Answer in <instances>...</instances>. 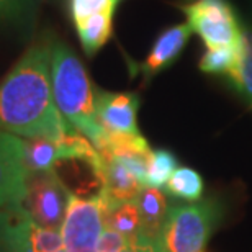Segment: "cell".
<instances>
[{
	"label": "cell",
	"mask_w": 252,
	"mask_h": 252,
	"mask_svg": "<svg viewBox=\"0 0 252 252\" xmlns=\"http://www.w3.org/2000/svg\"><path fill=\"white\" fill-rule=\"evenodd\" d=\"M0 129L18 138L61 141L77 133L54 102L51 41L28 48L0 84Z\"/></svg>",
	"instance_id": "6da1fadb"
},
{
	"label": "cell",
	"mask_w": 252,
	"mask_h": 252,
	"mask_svg": "<svg viewBox=\"0 0 252 252\" xmlns=\"http://www.w3.org/2000/svg\"><path fill=\"white\" fill-rule=\"evenodd\" d=\"M51 82L54 102L63 118L98 148L107 131L97 120L89 74L75 53L61 41H51Z\"/></svg>",
	"instance_id": "7a4b0ae2"
},
{
	"label": "cell",
	"mask_w": 252,
	"mask_h": 252,
	"mask_svg": "<svg viewBox=\"0 0 252 252\" xmlns=\"http://www.w3.org/2000/svg\"><path fill=\"white\" fill-rule=\"evenodd\" d=\"M221 200L206 196L191 203L174 205L159 236V252H205L206 244L223 220Z\"/></svg>",
	"instance_id": "3957f363"
},
{
	"label": "cell",
	"mask_w": 252,
	"mask_h": 252,
	"mask_svg": "<svg viewBox=\"0 0 252 252\" xmlns=\"http://www.w3.org/2000/svg\"><path fill=\"white\" fill-rule=\"evenodd\" d=\"M0 252H65L61 231L39 226L23 208H0Z\"/></svg>",
	"instance_id": "277c9868"
},
{
	"label": "cell",
	"mask_w": 252,
	"mask_h": 252,
	"mask_svg": "<svg viewBox=\"0 0 252 252\" xmlns=\"http://www.w3.org/2000/svg\"><path fill=\"white\" fill-rule=\"evenodd\" d=\"M187 25L206 48H238L243 30L228 0H193L182 5Z\"/></svg>",
	"instance_id": "5b68a950"
},
{
	"label": "cell",
	"mask_w": 252,
	"mask_h": 252,
	"mask_svg": "<svg viewBox=\"0 0 252 252\" xmlns=\"http://www.w3.org/2000/svg\"><path fill=\"white\" fill-rule=\"evenodd\" d=\"M103 229V200L100 193L92 198H82L70 193L61 226L65 252H97V244Z\"/></svg>",
	"instance_id": "8992f818"
},
{
	"label": "cell",
	"mask_w": 252,
	"mask_h": 252,
	"mask_svg": "<svg viewBox=\"0 0 252 252\" xmlns=\"http://www.w3.org/2000/svg\"><path fill=\"white\" fill-rule=\"evenodd\" d=\"M70 191L56 172L30 174L23 208L43 228L61 231L67 211Z\"/></svg>",
	"instance_id": "52a82bcc"
},
{
	"label": "cell",
	"mask_w": 252,
	"mask_h": 252,
	"mask_svg": "<svg viewBox=\"0 0 252 252\" xmlns=\"http://www.w3.org/2000/svg\"><path fill=\"white\" fill-rule=\"evenodd\" d=\"M28 177L23 138L0 129V208L23 203Z\"/></svg>",
	"instance_id": "ba28073f"
},
{
	"label": "cell",
	"mask_w": 252,
	"mask_h": 252,
	"mask_svg": "<svg viewBox=\"0 0 252 252\" xmlns=\"http://www.w3.org/2000/svg\"><path fill=\"white\" fill-rule=\"evenodd\" d=\"M139 97L136 94H95L97 120L107 133L141 134L138 128Z\"/></svg>",
	"instance_id": "9c48e42d"
},
{
	"label": "cell",
	"mask_w": 252,
	"mask_h": 252,
	"mask_svg": "<svg viewBox=\"0 0 252 252\" xmlns=\"http://www.w3.org/2000/svg\"><path fill=\"white\" fill-rule=\"evenodd\" d=\"M100 154V162L94 170L100 180V195L105 203H123V201H134L144 189L141 180L118 160L117 158L105 153Z\"/></svg>",
	"instance_id": "30bf717a"
},
{
	"label": "cell",
	"mask_w": 252,
	"mask_h": 252,
	"mask_svg": "<svg viewBox=\"0 0 252 252\" xmlns=\"http://www.w3.org/2000/svg\"><path fill=\"white\" fill-rule=\"evenodd\" d=\"M190 34L191 30L187 22L170 27L164 33L159 34L154 46L151 48L148 58L144 59L143 64H139V70L146 82L177 61L184 51L185 44L189 43Z\"/></svg>",
	"instance_id": "8fae6325"
},
{
	"label": "cell",
	"mask_w": 252,
	"mask_h": 252,
	"mask_svg": "<svg viewBox=\"0 0 252 252\" xmlns=\"http://www.w3.org/2000/svg\"><path fill=\"white\" fill-rule=\"evenodd\" d=\"M143 238L151 243H158L162 228L167 221V216L174 205H170L167 191L156 187H144L136 198Z\"/></svg>",
	"instance_id": "7c38bea8"
},
{
	"label": "cell",
	"mask_w": 252,
	"mask_h": 252,
	"mask_svg": "<svg viewBox=\"0 0 252 252\" xmlns=\"http://www.w3.org/2000/svg\"><path fill=\"white\" fill-rule=\"evenodd\" d=\"M103 224L105 228L117 231L133 241L143 238L141 216L136 200L123 203H105L103 200Z\"/></svg>",
	"instance_id": "4fadbf2b"
},
{
	"label": "cell",
	"mask_w": 252,
	"mask_h": 252,
	"mask_svg": "<svg viewBox=\"0 0 252 252\" xmlns=\"http://www.w3.org/2000/svg\"><path fill=\"white\" fill-rule=\"evenodd\" d=\"M112 17L113 10H105L75 23L80 44L87 56H94L112 36Z\"/></svg>",
	"instance_id": "5bb4252c"
},
{
	"label": "cell",
	"mask_w": 252,
	"mask_h": 252,
	"mask_svg": "<svg viewBox=\"0 0 252 252\" xmlns=\"http://www.w3.org/2000/svg\"><path fill=\"white\" fill-rule=\"evenodd\" d=\"M231 85L252 108V32H243L238 51V61L228 74Z\"/></svg>",
	"instance_id": "9a60e30c"
},
{
	"label": "cell",
	"mask_w": 252,
	"mask_h": 252,
	"mask_svg": "<svg viewBox=\"0 0 252 252\" xmlns=\"http://www.w3.org/2000/svg\"><path fill=\"white\" fill-rule=\"evenodd\" d=\"M203 177L190 167H177L169 182L165 184V191L169 196L185 200L187 203L198 201L203 195Z\"/></svg>",
	"instance_id": "2e32d148"
},
{
	"label": "cell",
	"mask_w": 252,
	"mask_h": 252,
	"mask_svg": "<svg viewBox=\"0 0 252 252\" xmlns=\"http://www.w3.org/2000/svg\"><path fill=\"white\" fill-rule=\"evenodd\" d=\"M177 158L167 149H156L151 153L148 162V172H146V185L144 187L162 189L172 174L177 170Z\"/></svg>",
	"instance_id": "e0dca14e"
},
{
	"label": "cell",
	"mask_w": 252,
	"mask_h": 252,
	"mask_svg": "<svg viewBox=\"0 0 252 252\" xmlns=\"http://www.w3.org/2000/svg\"><path fill=\"white\" fill-rule=\"evenodd\" d=\"M238 48H206L200 59V70L206 74H229L238 61Z\"/></svg>",
	"instance_id": "ac0fdd59"
},
{
	"label": "cell",
	"mask_w": 252,
	"mask_h": 252,
	"mask_svg": "<svg viewBox=\"0 0 252 252\" xmlns=\"http://www.w3.org/2000/svg\"><path fill=\"white\" fill-rule=\"evenodd\" d=\"M33 12V0H0V22H27Z\"/></svg>",
	"instance_id": "d6986e66"
},
{
	"label": "cell",
	"mask_w": 252,
	"mask_h": 252,
	"mask_svg": "<svg viewBox=\"0 0 252 252\" xmlns=\"http://www.w3.org/2000/svg\"><path fill=\"white\" fill-rule=\"evenodd\" d=\"M115 7L117 3L113 0H70V15L74 23H79L95 13L115 10Z\"/></svg>",
	"instance_id": "ffe728a7"
},
{
	"label": "cell",
	"mask_w": 252,
	"mask_h": 252,
	"mask_svg": "<svg viewBox=\"0 0 252 252\" xmlns=\"http://www.w3.org/2000/svg\"><path fill=\"white\" fill-rule=\"evenodd\" d=\"M136 241L126 238V236L120 234L113 229L105 228L102 231V234H100V239L97 244V252H123L128 248H131Z\"/></svg>",
	"instance_id": "44dd1931"
},
{
	"label": "cell",
	"mask_w": 252,
	"mask_h": 252,
	"mask_svg": "<svg viewBox=\"0 0 252 252\" xmlns=\"http://www.w3.org/2000/svg\"><path fill=\"white\" fill-rule=\"evenodd\" d=\"M123 252H159V251H158V244L156 243H151V241H148L146 238H141L136 241L131 248H128Z\"/></svg>",
	"instance_id": "7402d4cb"
},
{
	"label": "cell",
	"mask_w": 252,
	"mask_h": 252,
	"mask_svg": "<svg viewBox=\"0 0 252 252\" xmlns=\"http://www.w3.org/2000/svg\"><path fill=\"white\" fill-rule=\"evenodd\" d=\"M113 2H115V3H118V2H122V0H113Z\"/></svg>",
	"instance_id": "603a6c76"
}]
</instances>
